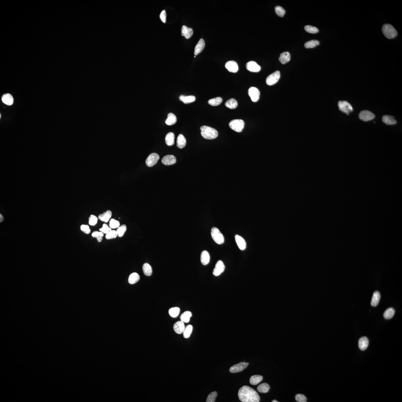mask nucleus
<instances>
[{
  "mask_svg": "<svg viewBox=\"0 0 402 402\" xmlns=\"http://www.w3.org/2000/svg\"><path fill=\"white\" fill-rule=\"evenodd\" d=\"M290 55L289 52H284L280 54L279 61L282 64H285L290 61Z\"/></svg>",
  "mask_w": 402,
  "mask_h": 402,
  "instance_id": "b1692460",
  "label": "nucleus"
},
{
  "mask_svg": "<svg viewBox=\"0 0 402 402\" xmlns=\"http://www.w3.org/2000/svg\"><path fill=\"white\" fill-rule=\"evenodd\" d=\"M92 236L94 238H96L98 242H101L102 240V237L104 236V233L100 231H94L92 234Z\"/></svg>",
  "mask_w": 402,
  "mask_h": 402,
  "instance_id": "c03bdc74",
  "label": "nucleus"
},
{
  "mask_svg": "<svg viewBox=\"0 0 402 402\" xmlns=\"http://www.w3.org/2000/svg\"><path fill=\"white\" fill-rule=\"evenodd\" d=\"M142 269L144 274L146 276H151L152 273V269L151 265L148 263L144 264Z\"/></svg>",
  "mask_w": 402,
  "mask_h": 402,
  "instance_id": "f704fd0d",
  "label": "nucleus"
},
{
  "mask_svg": "<svg viewBox=\"0 0 402 402\" xmlns=\"http://www.w3.org/2000/svg\"><path fill=\"white\" fill-rule=\"evenodd\" d=\"M338 106L339 110L344 113L349 114L353 111L352 106L347 101H339Z\"/></svg>",
  "mask_w": 402,
  "mask_h": 402,
  "instance_id": "423d86ee",
  "label": "nucleus"
},
{
  "mask_svg": "<svg viewBox=\"0 0 402 402\" xmlns=\"http://www.w3.org/2000/svg\"><path fill=\"white\" fill-rule=\"evenodd\" d=\"M192 316V313L190 311H185L182 313L181 316V321L184 322V323H189Z\"/></svg>",
  "mask_w": 402,
  "mask_h": 402,
  "instance_id": "2f4dec72",
  "label": "nucleus"
},
{
  "mask_svg": "<svg viewBox=\"0 0 402 402\" xmlns=\"http://www.w3.org/2000/svg\"><path fill=\"white\" fill-rule=\"evenodd\" d=\"M375 116L374 114L368 110L362 111L359 115V119L364 122L371 120L374 119Z\"/></svg>",
  "mask_w": 402,
  "mask_h": 402,
  "instance_id": "6e6552de",
  "label": "nucleus"
},
{
  "mask_svg": "<svg viewBox=\"0 0 402 402\" xmlns=\"http://www.w3.org/2000/svg\"><path fill=\"white\" fill-rule=\"evenodd\" d=\"M245 122L241 119H235L229 122V126L231 129L237 132H242L244 128Z\"/></svg>",
  "mask_w": 402,
  "mask_h": 402,
  "instance_id": "39448f33",
  "label": "nucleus"
},
{
  "mask_svg": "<svg viewBox=\"0 0 402 402\" xmlns=\"http://www.w3.org/2000/svg\"><path fill=\"white\" fill-rule=\"evenodd\" d=\"M193 30L192 28L188 27L183 25L182 27V36H184L187 39H189L193 35Z\"/></svg>",
  "mask_w": 402,
  "mask_h": 402,
  "instance_id": "6ab92c4d",
  "label": "nucleus"
},
{
  "mask_svg": "<svg viewBox=\"0 0 402 402\" xmlns=\"http://www.w3.org/2000/svg\"><path fill=\"white\" fill-rule=\"evenodd\" d=\"M186 145V138L182 134H179L178 136L177 141V145L178 148L179 149H182L185 147Z\"/></svg>",
  "mask_w": 402,
  "mask_h": 402,
  "instance_id": "5701e85b",
  "label": "nucleus"
},
{
  "mask_svg": "<svg viewBox=\"0 0 402 402\" xmlns=\"http://www.w3.org/2000/svg\"><path fill=\"white\" fill-rule=\"evenodd\" d=\"M272 402H278V401H276V400H274L273 401H272Z\"/></svg>",
  "mask_w": 402,
  "mask_h": 402,
  "instance_id": "4d7b16f0",
  "label": "nucleus"
},
{
  "mask_svg": "<svg viewBox=\"0 0 402 402\" xmlns=\"http://www.w3.org/2000/svg\"><path fill=\"white\" fill-rule=\"evenodd\" d=\"M380 298V295L378 291L375 292L372 298L371 305L372 306H376L378 305Z\"/></svg>",
  "mask_w": 402,
  "mask_h": 402,
  "instance_id": "bb28decb",
  "label": "nucleus"
},
{
  "mask_svg": "<svg viewBox=\"0 0 402 402\" xmlns=\"http://www.w3.org/2000/svg\"><path fill=\"white\" fill-rule=\"evenodd\" d=\"M270 386L267 383H264L259 385L257 388L258 391L259 393H267L270 390Z\"/></svg>",
  "mask_w": 402,
  "mask_h": 402,
  "instance_id": "4c0bfd02",
  "label": "nucleus"
},
{
  "mask_svg": "<svg viewBox=\"0 0 402 402\" xmlns=\"http://www.w3.org/2000/svg\"><path fill=\"white\" fill-rule=\"evenodd\" d=\"M166 12H165V10H163V11H162L160 15V17L162 21L164 23H165V22H166Z\"/></svg>",
  "mask_w": 402,
  "mask_h": 402,
  "instance_id": "5fc2aeb1",
  "label": "nucleus"
},
{
  "mask_svg": "<svg viewBox=\"0 0 402 402\" xmlns=\"http://www.w3.org/2000/svg\"><path fill=\"white\" fill-rule=\"evenodd\" d=\"M248 93L253 102H256L259 100L260 96V92L257 88L251 87L249 88Z\"/></svg>",
  "mask_w": 402,
  "mask_h": 402,
  "instance_id": "9b49d317",
  "label": "nucleus"
},
{
  "mask_svg": "<svg viewBox=\"0 0 402 402\" xmlns=\"http://www.w3.org/2000/svg\"><path fill=\"white\" fill-rule=\"evenodd\" d=\"M159 156L157 153H153L151 154L148 156L146 160V164L147 166L150 167H152L156 165L159 159Z\"/></svg>",
  "mask_w": 402,
  "mask_h": 402,
  "instance_id": "1a4fd4ad",
  "label": "nucleus"
},
{
  "mask_svg": "<svg viewBox=\"0 0 402 402\" xmlns=\"http://www.w3.org/2000/svg\"><path fill=\"white\" fill-rule=\"evenodd\" d=\"M305 30L306 32L310 33L315 34L316 33L319 31L318 29L316 27L311 26V25H306L305 27Z\"/></svg>",
  "mask_w": 402,
  "mask_h": 402,
  "instance_id": "37998d69",
  "label": "nucleus"
},
{
  "mask_svg": "<svg viewBox=\"0 0 402 402\" xmlns=\"http://www.w3.org/2000/svg\"><path fill=\"white\" fill-rule=\"evenodd\" d=\"M295 400L298 402H307V398L304 395L302 394H298L295 396Z\"/></svg>",
  "mask_w": 402,
  "mask_h": 402,
  "instance_id": "3c124183",
  "label": "nucleus"
},
{
  "mask_svg": "<svg viewBox=\"0 0 402 402\" xmlns=\"http://www.w3.org/2000/svg\"><path fill=\"white\" fill-rule=\"evenodd\" d=\"M263 380V377L260 375H255L250 378L249 382L251 384L256 385L259 384Z\"/></svg>",
  "mask_w": 402,
  "mask_h": 402,
  "instance_id": "7c9ffc66",
  "label": "nucleus"
},
{
  "mask_svg": "<svg viewBox=\"0 0 402 402\" xmlns=\"http://www.w3.org/2000/svg\"><path fill=\"white\" fill-rule=\"evenodd\" d=\"M177 121V118L174 114L169 113L168 114L167 119L165 121V123L167 125H174Z\"/></svg>",
  "mask_w": 402,
  "mask_h": 402,
  "instance_id": "c756f323",
  "label": "nucleus"
},
{
  "mask_svg": "<svg viewBox=\"0 0 402 402\" xmlns=\"http://www.w3.org/2000/svg\"><path fill=\"white\" fill-rule=\"evenodd\" d=\"M217 396V393L216 391L212 392L208 396L206 401L207 402H215Z\"/></svg>",
  "mask_w": 402,
  "mask_h": 402,
  "instance_id": "09e8293b",
  "label": "nucleus"
},
{
  "mask_svg": "<svg viewBox=\"0 0 402 402\" xmlns=\"http://www.w3.org/2000/svg\"><path fill=\"white\" fill-rule=\"evenodd\" d=\"M246 69L251 72H258L261 70V67L256 62L251 61L248 62L246 65Z\"/></svg>",
  "mask_w": 402,
  "mask_h": 402,
  "instance_id": "4468645a",
  "label": "nucleus"
},
{
  "mask_svg": "<svg viewBox=\"0 0 402 402\" xmlns=\"http://www.w3.org/2000/svg\"><path fill=\"white\" fill-rule=\"evenodd\" d=\"M225 105L228 108L233 109L237 107L238 102L236 100L233 98H231L225 102Z\"/></svg>",
  "mask_w": 402,
  "mask_h": 402,
  "instance_id": "72a5a7b5",
  "label": "nucleus"
},
{
  "mask_svg": "<svg viewBox=\"0 0 402 402\" xmlns=\"http://www.w3.org/2000/svg\"><path fill=\"white\" fill-rule=\"evenodd\" d=\"M112 216V212L110 210H107L102 214L99 215L98 216V218L100 220L107 223V222L109 221L110 219Z\"/></svg>",
  "mask_w": 402,
  "mask_h": 402,
  "instance_id": "393cba45",
  "label": "nucleus"
},
{
  "mask_svg": "<svg viewBox=\"0 0 402 402\" xmlns=\"http://www.w3.org/2000/svg\"><path fill=\"white\" fill-rule=\"evenodd\" d=\"M200 129L202 136L207 139H215L218 135V131L210 127L204 125L201 127Z\"/></svg>",
  "mask_w": 402,
  "mask_h": 402,
  "instance_id": "f03ea898",
  "label": "nucleus"
},
{
  "mask_svg": "<svg viewBox=\"0 0 402 402\" xmlns=\"http://www.w3.org/2000/svg\"><path fill=\"white\" fill-rule=\"evenodd\" d=\"M2 100L4 104L8 105H12L14 102V98L9 94H5L3 95Z\"/></svg>",
  "mask_w": 402,
  "mask_h": 402,
  "instance_id": "a878e982",
  "label": "nucleus"
},
{
  "mask_svg": "<svg viewBox=\"0 0 402 402\" xmlns=\"http://www.w3.org/2000/svg\"><path fill=\"white\" fill-rule=\"evenodd\" d=\"M81 229L82 232L86 234H89L90 233V229L89 228V226L87 225H81Z\"/></svg>",
  "mask_w": 402,
  "mask_h": 402,
  "instance_id": "864d4df0",
  "label": "nucleus"
},
{
  "mask_svg": "<svg viewBox=\"0 0 402 402\" xmlns=\"http://www.w3.org/2000/svg\"><path fill=\"white\" fill-rule=\"evenodd\" d=\"M194 57H195H195H196V55H195V56H194Z\"/></svg>",
  "mask_w": 402,
  "mask_h": 402,
  "instance_id": "13d9d810",
  "label": "nucleus"
},
{
  "mask_svg": "<svg viewBox=\"0 0 402 402\" xmlns=\"http://www.w3.org/2000/svg\"><path fill=\"white\" fill-rule=\"evenodd\" d=\"M185 326L184 322L181 321H177L174 325L173 329L175 332L178 334H181L183 333L185 330Z\"/></svg>",
  "mask_w": 402,
  "mask_h": 402,
  "instance_id": "f3484780",
  "label": "nucleus"
},
{
  "mask_svg": "<svg viewBox=\"0 0 402 402\" xmlns=\"http://www.w3.org/2000/svg\"><path fill=\"white\" fill-rule=\"evenodd\" d=\"M235 240L238 247L241 250H244L246 249V242L243 238L239 235H236L235 236Z\"/></svg>",
  "mask_w": 402,
  "mask_h": 402,
  "instance_id": "dca6fc26",
  "label": "nucleus"
},
{
  "mask_svg": "<svg viewBox=\"0 0 402 402\" xmlns=\"http://www.w3.org/2000/svg\"><path fill=\"white\" fill-rule=\"evenodd\" d=\"M382 120L383 122L387 125H395L397 123V121L394 119V117L390 115H383Z\"/></svg>",
  "mask_w": 402,
  "mask_h": 402,
  "instance_id": "4be33fe9",
  "label": "nucleus"
},
{
  "mask_svg": "<svg viewBox=\"0 0 402 402\" xmlns=\"http://www.w3.org/2000/svg\"><path fill=\"white\" fill-rule=\"evenodd\" d=\"M275 11L276 14L279 17H283L285 14V11L282 7L277 6L275 8Z\"/></svg>",
  "mask_w": 402,
  "mask_h": 402,
  "instance_id": "a18cd8bd",
  "label": "nucleus"
},
{
  "mask_svg": "<svg viewBox=\"0 0 402 402\" xmlns=\"http://www.w3.org/2000/svg\"><path fill=\"white\" fill-rule=\"evenodd\" d=\"M3 220H4L3 217V216H2V215H1V214L0 215V222H2L3 221Z\"/></svg>",
  "mask_w": 402,
  "mask_h": 402,
  "instance_id": "6e6d98bb",
  "label": "nucleus"
},
{
  "mask_svg": "<svg viewBox=\"0 0 402 402\" xmlns=\"http://www.w3.org/2000/svg\"><path fill=\"white\" fill-rule=\"evenodd\" d=\"M192 329H193V327H192V326L191 325H188V326L185 328V330H184L183 333V336L185 338H189L190 337L191 334H192Z\"/></svg>",
  "mask_w": 402,
  "mask_h": 402,
  "instance_id": "ea45409f",
  "label": "nucleus"
},
{
  "mask_svg": "<svg viewBox=\"0 0 402 402\" xmlns=\"http://www.w3.org/2000/svg\"><path fill=\"white\" fill-rule=\"evenodd\" d=\"M223 99L220 97H218L209 100L208 101V103L209 105L213 106H216L222 103Z\"/></svg>",
  "mask_w": 402,
  "mask_h": 402,
  "instance_id": "e433bc0d",
  "label": "nucleus"
},
{
  "mask_svg": "<svg viewBox=\"0 0 402 402\" xmlns=\"http://www.w3.org/2000/svg\"><path fill=\"white\" fill-rule=\"evenodd\" d=\"M280 76V72L279 71H276L269 75L266 78V84L269 85L275 84L279 81Z\"/></svg>",
  "mask_w": 402,
  "mask_h": 402,
  "instance_id": "0eeeda50",
  "label": "nucleus"
},
{
  "mask_svg": "<svg viewBox=\"0 0 402 402\" xmlns=\"http://www.w3.org/2000/svg\"><path fill=\"white\" fill-rule=\"evenodd\" d=\"M175 135L173 133L169 132L167 134L165 137V142L166 144L169 146H171L174 144Z\"/></svg>",
  "mask_w": 402,
  "mask_h": 402,
  "instance_id": "c85d7f7f",
  "label": "nucleus"
},
{
  "mask_svg": "<svg viewBox=\"0 0 402 402\" xmlns=\"http://www.w3.org/2000/svg\"><path fill=\"white\" fill-rule=\"evenodd\" d=\"M225 67L231 72L236 73L238 70V66L237 63L234 61H229L226 63Z\"/></svg>",
  "mask_w": 402,
  "mask_h": 402,
  "instance_id": "ddd939ff",
  "label": "nucleus"
},
{
  "mask_svg": "<svg viewBox=\"0 0 402 402\" xmlns=\"http://www.w3.org/2000/svg\"><path fill=\"white\" fill-rule=\"evenodd\" d=\"M320 44V42L316 40H312L308 42H306L304 46L305 48H313L317 46Z\"/></svg>",
  "mask_w": 402,
  "mask_h": 402,
  "instance_id": "58836bf2",
  "label": "nucleus"
},
{
  "mask_svg": "<svg viewBox=\"0 0 402 402\" xmlns=\"http://www.w3.org/2000/svg\"><path fill=\"white\" fill-rule=\"evenodd\" d=\"M369 341L367 337H362L359 340V348L362 350H365L369 346Z\"/></svg>",
  "mask_w": 402,
  "mask_h": 402,
  "instance_id": "412c9836",
  "label": "nucleus"
},
{
  "mask_svg": "<svg viewBox=\"0 0 402 402\" xmlns=\"http://www.w3.org/2000/svg\"><path fill=\"white\" fill-rule=\"evenodd\" d=\"M179 99L185 104L190 103L194 102L196 100V97L193 95L186 96L184 95H181L179 97Z\"/></svg>",
  "mask_w": 402,
  "mask_h": 402,
  "instance_id": "cd10ccee",
  "label": "nucleus"
},
{
  "mask_svg": "<svg viewBox=\"0 0 402 402\" xmlns=\"http://www.w3.org/2000/svg\"><path fill=\"white\" fill-rule=\"evenodd\" d=\"M249 365V363L241 362L238 364L235 365H234L232 366L230 368L229 371L232 373L239 372L246 369Z\"/></svg>",
  "mask_w": 402,
  "mask_h": 402,
  "instance_id": "9d476101",
  "label": "nucleus"
},
{
  "mask_svg": "<svg viewBox=\"0 0 402 402\" xmlns=\"http://www.w3.org/2000/svg\"><path fill=\"white\" fill-rule=\"evenodd\" d=\"M180 312V309L179 307L171 308L169 310V314L171 317L175 318L179 316Z\"/></svg>",
  "mask_w": 402,
  "mask_h": 402,
  "instance_id": "a19ab883",
  "label": "nucleus"
},
{
  "mask_svg": "<svg viewBox=\"0 0 402 402\" xmlns=\"http://www.w3.org/2000/svg\"><path fill=\"white\" fill-rule=\"evenodd\" d=\"M239 400L243 402H258L260 398L256 390L247 386H244L239 389L238 393Z\"/></svg>",
  "mask_w": 402,
  "mask_h": 402,
  "instance_id": "f257e3e1",
  "label": "nucleus"
},
{
  "mask_svg": "<svg viewBox=\"0 0 402 402\" xmlns=\"http://www.w3.org/2000/svg\"><path fill=\"white\" fill-rule=\"evenodd\" d=\"M120 224L118 220L114 219H111L110 221L109 226L111 229H115L119 227Z\"/></svg>",
  "mask_w": 402,
  "mask_h": 402,
  "instance_id": "49530a36",
  "label": "nucleus"
},
{
  "mask_svg": "<svg viewBox=\"0 0 402 402\" xmlns=\"http://www.w3.org/2000/svg\"><path fill=\"white\" fill-rule=\"evenodd\" d=\"M162 162L165 165H170L174 164L176 162V158L173 155H168L162 158Z\"/></svg>",
  "mask_w": 402,
  "mask_h": 402,
  "instance_id": "2eb2a0df",
  "label": "nucleus"
},
{
  "mask_svg": "<svg viewBox=\"0 0 402 402\" xmlns=\"http://www.w3.org/2000/svg\"><path fill=\"white\" fill-rule=\"evenodd\" d=\"M225 269V266L223 262L221 260H219L217 262L215 267L213 269V274L215 276H219L223 273Z\"/></svg>",
  "mask_w": 402,
  "mask_h": 402,
  "instance_id": "f8f14e48",
  "label": "nucleus"
},
{
  "mask_svg": "<svg viewBox=\"0 0 402 402\" xmlns=\"http://www.w3.org/2000/svg\"><path fill=\"white\" fill-rule=\"evenodd\" d=\"M126 230V226L125 225H122V226H119V228H117L116 231L117 233L118 236L119 237H122Z\"/></svg>",
  "mask_w": 402,
  "mask_h": 402,
  "instance_id": "79ce46f5",
  "label": "nucleus"
},
{
  "mask_svg": "<svg viewBox=\"0 0 402 402\" xmlns=\"http://www.w3.org/2000/svg\"><path fill=\"white\" fill-rule=\"evenodd\" d=\"M210 260V256L207 251L204 250L201 254L200 260L202 264L206 266L209 263Z\"/></svg>",
  "mask_w": 402,
  "mask_h": 402,
  "instance_id": "a211bd4d",
  "label": "nucleus"
},
{
  "mask_svg": "<svg viewBox=\"0 0 402 402\" xmlns=\"http://www.w3.org/2000/svg\"><path fill=\"white\" fill-rule=\"evenodd\" d=\"M117 236H118V235L116 231L112 230L108 233L106 234L105 238L107 239H110L115 238Z\"/></svg>",
  "mask_w": 402,
  "mask_h": 402,
  "instance_id": "de8ad7c7",
  "label": "nucleus"
},
{
  "mask_svg": "<svg viewBox=\"0 0 402 402\" xmlns=\"http://www.w3.org/2000/svg\"><path fill=\"white\" fill-rule=\"evenodd\" d=\"M395 310L393 308H390L388 309L385 311L383 314V316L385 319L387 320H389L392 318L394 316Z\"/></svg>",
  "mask_w": 402,
  "mask_h": 402,
  "instance_id": "c9c22d12",
  "label": "nucleus"
},
{
  "mask_svg": "<svg viewBox=\"0 0 402 402\" xmlns=\"http://www.w3.org/2000/svg\"><path fill=\"white\" fill-rule=\"evenodd\" d=\"M382 31L385 36L389 39L394 38L397 35V30L390 24H385L383 25Z\"/></svg>",
  "mask_w": 402,
  "mask_h": 402,
  "instance_id": "7ed1b4c3",
  "label": "nucleus"
},
{
  "mask_svg": "<svg viewBox=\"0 0 402 402\" xmlns=\"http://www.w3.org/2000/svg\"><path fill=\"white\" fill-rule=\"evenodd\" d=\"M140 279L139 275L136 273H133L130 275L128 282L130 284H134L139 281Z\"/></svg>",
  "mask_w": 402,
  "mask_h": 402,
  "instance_id": "473e14b6",
  "label": "nucleus"
},
{
  "mask_svg": "<svg viewBox=\"0 0 402 402\" xmlns=\"http://www.w3.org/2000/svg\"><path fill=\"white\" fill-rule=\"evenodd\" d=\"M205 46V41L203 39H200L195 47V55H197L200 53L203 50Z\"/></svg>",
  "mask_w": 402,
  "mask_h": 402,
  "instance_id": "aec40b11",
  "label": "nucleus"
},
{
  "mask_svg": "<svg viewBox=\"0 0 402 402\" xmlns=\"http://www.w3.org/2000/svg\"><path fill=\"white\" fill-rule=\"evenodd\" d=\"M98 222L97 218L95 215H91L89 219V223L91 226H94L97 224Z\"/></svg>",
  "mask_w": 402,
  "mask_h": 402,
  "instance_id": "8fccbe9b",
  "label": "nucleus"
},
{
  "mask_svg": "<svg viewBox=\"0 0 402 402\" xmlns=\"http://www.w3.org/2000/svg\"><path fill=\"white\" fill-rule=\"evenodd\" d=\"M211 234L213 241L218 244H222L224 242V238L223 235L217 228H212Z\"/></svg>",
  "mask_w": 402,
  "mask_h": 402,
  "instance_id": "20e7f679",
  "label": "nucleus"
},
{
  "mask_svg": "<svg viewBox=\"0 0 402 402\" xmlns=\"http://www.w3.org/2000/svg\"><path fill=\"white\" fill-rule=\"evenodd\" d=\"M100 231L104 233L107 234L112 230V229L110 227H108L107 225L106 224H104L102 225V227L101 228L99 229Z\"/></svg>",
  "mask_w": 402,
  "mask_h": 402,
  "instance_id": "603ef678",
  "label": "nucleus"
}]
</instances>
